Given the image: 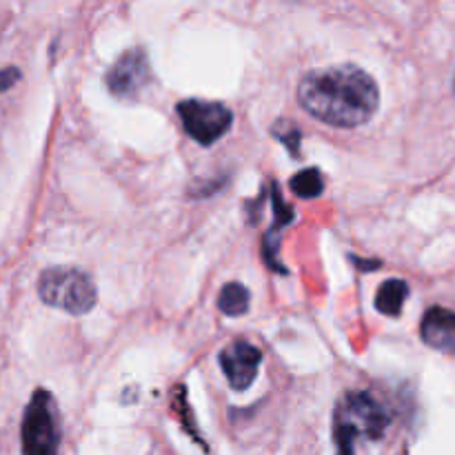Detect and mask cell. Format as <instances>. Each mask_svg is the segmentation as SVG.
I'll use <instances>...</instances> for the list:
<instances>
[{
  "instance_id": "12",
  "label": "cell",
  "mask_w": 455,
  "mask_h": 455,
  "mask_svg": "<svg viewBox=\"0 0 455 455\" xmlns=\"http://www.w3.org/2000/svg\"><path fill=\"white\" fill-rule=\"evenodd\" d=\"M18 78H20V71H18L16 67H9V69L0 71V92H7Z\"/></svg>"
},
{
  "instance_id": "2",
  "label": "cell",
  "mask_w": 455,
  "mask_h": 455,
  "mask_svg": "<svg viewBox=\"0 0 455 455\" xmlns=\"http://www.w3.org/2000/svg\"><path fill=\"white\" fill-rule=\"evenodd\" d=\"M391 416L385 404L367 391H349L333 409L336 455H355L360 440H380Z\"/></svg>"
},
{
  "instance_id": "9",
  "label": "cell",
  "mask_w": 455,
  "mask_h": 455,
  "mask_svg": "<svg viewBox=\"0 0 455 455\" xmlns=\"http://www.w3.org/2000/svg\"><path fill=\"white\" fill-rule=\"evenodd\" d=\"M407 296H409V284L404 283V280H398V278L387 280V283L380 284V289H378L376 293V309L380 311V314L391 315V318H398V315L403 314V307H404V300H407Z\"/></svg>"
},
{
  "instance_id": "4",
  "label": "cell",
  "mask_w": 455,
  "mask_h": 455,
  "mask_svg": "<svg viewBox=\"0 0 455 455\" xmlns=\"http://www.w3.org/2000/svg\"><path fill=\"white\" fill-rule=\"evenodd\" d=\"M22 455H58L60 429H58L56 400L47 389H36L22 416Z\"/></svg>"
},
{
  "instance_id": "11",
  "label": "cell",
  "mask_w": 455,
  "mask_h": 455,
  "mask_svg": "<svg viewBox=\"0 0 455 455\" xmlns=\"http://www.w3.org/2000/svg\"><path fill=\"white\" fill-rule=\"evenodd\" d=\"M291 191L296 196H300V198H318L320 194L324 191V180H323V173L318 172V169L309 167V169H302V172H298L296 176L291 178Z\"/></svg>"
},
{
  "instance_id": "7",
  "label": "cell",
  "mask_w": 455,
  "mask_h": 455,
  "mask_svg": "<svg viewBox=\"0 0 455 455\" xmlns=\"http://www.w3.org/2000/svg\"><path fill=\"white\" fill-rule=\"evenodd\" d=\"M262 354L251 342L234 340L220 351V367L234 391H247L258 376Z\"/></svg>"
},
{
  "instance_id": "8",
  "label": "cell",
  "mask_w": 455,
  "mask_h": 455,
  "mask_svg": "<svg viewBox=\"0 0 455 455\" xmlns=\"http://www.w3.org/2000/svg\"><path fill=\"white\" fill-rule=\"evenodd\" d=\"M420 338L431 349L455 355V311L444 309V307H431L422 315Z\"/></svg>"
},
{
  "instance_id": "5",
  "label": "cell",
  "mask_w": 455,
  "mask_h": 455,
  "mask_svg": "<svg viewBox=\"0 0 455 455\" xmlns=\"http://www.w3.org/2000/svg\"><path fill=\"white\" fill-rule=\"evenodd\" d=\"M178 116H180L185 132L200 145H213L229 132L234 123V114L227 105L213 100H182L178 105Z\"/></svg>"
},
{
  "instance_id": "6",
  "label": "cell",
  "mask_w": 455,
  "mask_h": 455,
  "mask_svg": "<svg viewBox=\"0 0 455 455\" xmlns=\"http://www.w3.org/2000/svg\"><path fill=\"white\" fill-rule=\"evenodd\" d=\"M149 78L151 69L145 49H129L107 71V87L114 96L129 100V98L138 96V92L149 83Z\"/></svg>"
},
{
  "instance_id": "10",
  "label": "cell",
  "mask_w": 455,
  "mask_h": 455,
  "mask_svg": "<svg viewBox=\"0 0 455 455\" xmlns=\"http://www.w3.org/2000/svg\"><path fill=\"white\" fill-rule=\"evenodd\" d=\"M249 289L243 287L240 283H229L222 287L220 296H218V307H220L222 314L231 315V318H235V315H243L247 314L249 309Z\"/></svg>"
},
{
  "instance_id": "1",
  "label": "cell",
  "mask_w": 455,
  "mask_h": 455,
  "mask_svg": "<svg viewBox=\"0 0 455 455\" xmlns=\"http://www.w3.org/2000/svg\"><path fill=\"white\" fill-rule=\"evenodd\" d=\"M298 102L314 118L340 129L367 124L380 107L373 76L355 65H338L307 74L298 84Z\"/></svg>"
},
{
  "instance_id": "3",
  "label": "cell",
  "mask_w": 455,
  "mask_h": 455,
  "mask_svg": "<svg viewBox=\"0 0 455 455\" xmlns=\"http://www.w3.org/2000/svg\"><path fill=\"white\" fill-rule=\"evenodd\" d=\"M38 296L47 307L84 315L96 307L98 289L92 275L74 267H52L38 278Z\"/></svg>"
}]
</instances>
